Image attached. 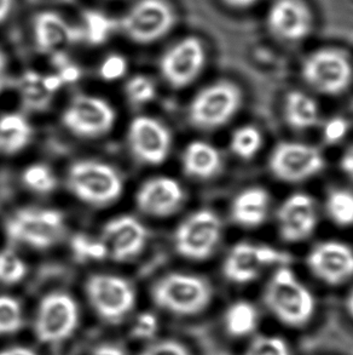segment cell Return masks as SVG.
<instances>
[{"mask_svg": "<svg viewBox=\"0 0 353 355\" xmlns=\"http://www.w3.org/2000/svg\"><path fill=\"white\" fill-rule=\"evenodd\" d=\"M264 301L272 315L287 327H304L316 312L315 296L287 266L278 267L269 280Z\"/></svg>", "mask_w": 353, "mask_h": 355, "instance_id": "1", "label": "cell"}, {"mask_svg": "<svg viewBox=\"0 0 353 355\" xmlns=\"http://www.w3.org/2000/svg\"><path fill=\"white\" fill-rule=\"evenodd\" d=\"M212 296L210 283L191 274H168L152 288V297L159 308L181 317L205 311L210 306Z\"/></svg>", "mask_w": 353, "mask_h": 355, "instance_id": "2", "label": "cell"}, {"mask_svg": "<svg viewBox=\"0 0 353 355\" xmlns=\"http://www.w3.org/2000/svg\"><path fill=\"white\" fill-rule=\"evenodd\" d=\"M67 186L74 197L93 207H107L119 199L124 182L108 164L80 160L68 170Z\"/></svg>", "mask_w": 353, "mask_h": 355, "instance_id": "3", "label": "cell"}, {"mask_svg": "<svg viewBox=\"0 0 353 355\" xmlns=\"http://www.w3.org/2000/svg\"><path fill=\"white\" fill-rule=\"evenodd\" d=\"M6 236L17 244L45 250L58 243L66 231L64 217L53 209H21L5 225Z\"/></svg>", "mask_w": 353, "mask_h": 355, "instance_id": "4", "label": "cell"}, {"mask_svg": "<svg viewBox=\"0 0 353 355\" xmlns=\"http://www.w3.org/2000/svg\"><path fill=\"white\" fill-rule=\"evenodd\" d=\"M118 24L131 42L145 45L168 35L176 24V15L166 0H137Z\"/></svg>", "mask_w": 353, "mask_h": 355, "instance_id": "5", "label": "cell"}, {"mask_svg": "<svg viewBox=\"0 0 353 355\" xmlns=\"http://www.w3.org/2000/svg\"><path fill=\"white\" fill-rule=\"evenodd\" d=\"M241 102L242 94L234 83H215L194 97L189 107V120L197 129H218L233 119Z\"/></svg>", "mask_w": 353, "mask_h": 355, "instance_id": "6", "label": "cell"}, {"mask_svg": "<svg viewBox=\"0 0 353 355\" xmlns=\"http://www.w3.org/2000/svg\"><path fill=\"white\" fill-rule=\"evenodd\" d=\"M78 324L79 308L72 296L53 293L40 301L34 320V334L42 343H60L72 336Z\"/></svg>", "mask_w": 353, "mask_h": 355, "instance_id": "7", "label": "cell"}, {"mask_svg": "<svg viewBox=\"0 0 353 355\" xmlns=\"http://www.w3.org/2000/svg\"><path fill=\"white\" fill-rule=\"evenodd\" d=\"M301 73L317 92L338 95L349 87L353 71L346 53L338 49H320L305 58Z\"/></svg>", "mask_w": 353, "mask_h": 355, "instance_id": "8", "label": "cell"}, {"mask_svg": "<svg viewBox=\"0 0 353 355\" xmlns=\"http://www.w3.org/2000/svg\"><path fill=\"white\" fill-rule=\"evenodd\" d=\"M221 238V222L207 209L191 214L176 228L174 236L178 254L185 259L202 261L215 252Z\"/></svg>", "mask_w": 353, "mask_h": 355, "instance_id": "9", "label": "cell"}, {"mask_svg": "<svg viewBox=\"0 0 353 355\" xmlns=\"http://www.w3.org/2000/svg\"><path fill=\"white\" fill-rule=\"evenodd\" d=\"M87 293L96 313L111 324H118L127 317L136 303L132 285L111 274L92 275L87 280Z\"/></svg>", "mask_w": 353, "mask_h": 355, "instance_id": "10", "label": "cell"}, {"mask_svg": "<svg viewBox=\"0 0 353 355\" xmlns=\"http://www.w3.org/2000/svg\"><path fill=\"white\" fill-rule=\"evenodd\" d=\"M289 256L267 245L239 243L230 250L223 266L225 278L235 284L254 282L264 269L287 266Z\"/></svg>", "mask_w": 353, "mask_h": 355, "instance_id": "11", "label": "cell"}, {"mask_svg": "<svg viewBox=\"0 0 353 355\" xmlns=\"http://www.w3.org/2000/svg\"><path fill=\"white\" fill-rule=\"evenodd\" d=\"M325 166L318 149L300 142L277 144L269 158V168L277 180L284 182H302L314 178Z\"/></svg>", "mask_w": 353, "mask_h": 355, "instance_id": "12", "label": "cell"}, {"mask_svg": "<svg viewBox=\"0 0 353 355\" xmlns=\"http://www.w3.org/2000/svg\"><path fill=\"white\" fill-rule=\"evenodd\" d=\"M116 114L113 107L100 97L79 95L73 98L63 113V125L80 137L96 139L109 132Z\"/></svg>", "mask_w": 353, "mask_h": 355, "instance_id": "13", "label": "cell"}, {"mask_svg": "<svg viewBox=\"0 0 353 355\" xmlns=\"http://www.w3.org/2000/svg\"><path fill=\"white\" fill-rule=\"evenodd\" d=\"M205 61V48L200 39L186 37L163 53L160 71L171 87L181 89L200 76Z\"/></svg>", "mask_w": 353, "mask_h": 355, "instance_id": "14", "label": "cell"}, {"mask_svg": "<svg viewBox=\"0 0 353 355\" xmlns=\"http://www.w3.org/2000/svg\"><path fill=\"white\" fill-rule=\"evenodd\" d=\"M129 149L141 163L160 165L168 159L172 136L159 120L150 116H137L129 124Z\"/></svg>", "mask_w": 353, "mask_h": 355, "instance_id": "15", "label": "cell"}, {"mask_svg": "<svg viewBox=\"0 0 353 355\" xmlns=\"http://www.w3.org/2000/svg\"><path fill=\"white\" fill-rule=\"evenodd\" d=\"M307 266L323 283L340 285L353 277V250L340 241H322L309 252Z\"/></svg>", "mask_w": 353, "mask_h": 355, "instance_id": "16", "label": "cell"}, {"mask_svg": "<svg viewBox=\"0 0 353 355\" xmlns=\"http://www.w3.org/2000/svg\"><path fill=\"white\" fill-rule=\"evenodd\" d=\"M277 222L282 239L289 243L307 239L318 222L314 199L304 193L287 198L277 211Z\"/></svg>", "mask_w": 353, "mask_h": 355, "instance_id": "17", "label": "cell"}, {"mask_svg": "<svg viewBox=\"0 0 353 355\" xmlns=\"http://www.w3.org/2000/svg\"><path fill=\"white\" fill-rule=\"evenodd\" d=\"M148 232L132 216H120L103 227L102 243L116 261H129L144 249Z\"/></svg>", "mask_w": 353, "mask_h": 355, "instance_id": "18", "label": "cell"}, {"mask_svg": "<svg viewBox=\"0 0 353 355\" xmlns=\"http://www.w3.org/2000/svg\"><path fill=\"white\" fill-rule=\"evenodd\" d=\"M267 27L277 38L299 42L312 28L311 11L301 0H276L267 12Z\"/></svg>", "mask_w": 353, "mask_h": 355, "instance_id": "19", "label": "cell"}, {"mask_svg": "<svg viewBox=\"0 0 353 355\" xmlns=\"http://www.w3.org/2000/svg\"><path fill=\"white\" fill-rule=\"evenodd\" d=\"M34 42L42 53L60 50L84 42L80 26H75L55 11H42L33 21Z\"/></svg>", "mask_w": 353, "mask_h": 355, "instance_id": "20", "label": "cell"}, {"mask_svg": "<svg viewBox=\"0 0 353 355\" xmlns=\"http://www.w3.org/2000/svg\"><path fill=\"white\" fill-rule=\"evenodd\" d=\"M184 192L176 180L155 178L139 188L136 202L139 211L152 217H168L181 207Z\"/></svg>", "mask_w": 353, "mask_h": 355, "instance_id": "21", "label": "cell"}, {"mask_svg": "<svg viewBox=\"0 0 353 355\" xmlns=\"http://www.w3.org/2000/svg\"><path fill=\"white\" fill-rule=\"evenodd\" d=\"M269 207L270 197L265 189L247 188L235 198L231 205V217L239 226L254 228L265 221Z\"/></svg>", "mask_w": 353, "mask_h": 355, "instance_id": "22", "label": "cell"}, {"mask_svg": "<svg viewBox=\"0 0 353 355\" xmlns=\"http://www.w3.org/2000/svg\"><path fill=\"white\" fill-rule=\"evenodd\" d=\"M183 168L189 178H213L221 168V155L213 144L203 141L191 142L183 154Z\"/></svg>", "mask_w": 353, "mask_h": 355, "instance_id": "23", "label": "cell"}, {"mask_svg": "<svg viewBox=\"0 0 353 355\" xmlns=\"http://www.w3.org/2000/svg\"><path fill=\"white\" fill-rule=\"evenodd\" d=\"M32 134V126L19 113H8L0 116V153L6 155L19 153L28 146Z\"/></svg>", "mask_w": 353, "mask_h": 355, "instance_id": "24", "label": "cell"}, {"mask_svg": "<svg viewBox=\"0 0 353 355\" xmlns=\"http://www.w3.org/2000/svg\"><path fill=\"white\" fill-rule=\"evenodd\" d=\"M224 327L231 336H251L259 327L258 309L253 303L244 300L231 303L225 311Z\"/></svg>", "mask_w": 353, "mask_h": 355, "instance_id": "25", "label": "cell"}, {"mask_svg": "<svg viewBox=\"0 0 353 355\" xmlns=\"http://www.w3.org/2000/svg\"><path fill=\"white\" fill-rule=\"evenodd\" d=\"M286 119L293 129H310L318 123L317 102L304 92H293L286 98Z\"/></svg>", "mask_w": 353, "mask_h": 355, "instance_id": "26", "label": "cell"}, {"mask_svg": "<svg viewBox=\"0 0 353 355\" xmlns=\"http://www.w3.org/2000/svg\"><path fill=\"white\" fill-rule=\"evenodd\" d=\"M82 32L84 42L91 45H102L109 40L119 24L109 15L100 10H87L82 14V24H79Z\"/></svg>", "mask_w": 353, "mask_h": 355, "instance_id": "27", "label": "cell"}, {"mask_svg": "<svg viewBox=\"0 0 353 355\" xmlns=\"http://www.w3.org/2000/svg\"><path fill=\"white\" fill-rule=\"evenodd\" d=\"M19 92L24 106L32 111L45 110L53 97V94L44 84V77L33 71L24 73V77L21 78Z\"/></svg>", "mask_w": 353, "mask_h": 355, "instance_id": "28", "label": "cell"}, {"mask_svg": "<svg viewBox=\"0 0 353 355\" xmlns=\"http://www.w3.org/2000/svg\"><path fill=\"white\" fill-rule=\"evenodd\" d=\"M325 210L338 226H351L353 225V192L346 189L332 191L325 200Z\"/></svg>", "mask_w": 353, "mask_h": 355, "instance_id": "29", "label": "cell"}, {"mask_svg": "<svg viewBox=\"0 0 353 355\" xmlns=\"http://www.w3.org/2000/svg\"><path fill=\"white\" fill-rule=\"evenodd\" d=\"M263 144V136L255 126L246 125L241 126L231 136V150L239 158H253L258 153Z\"/></svg>", "mask_w": 353, "mask_h": 355, "instance_id": "30", "label": "cell"}, {"mask_svg": "<svg viewBox=\"0 0 353 355\" xmlns=\"http://www.w3.org/2000/svg\"><path fill=\"white\" fill-rule=\"evenodd\" d=\"M24 325V312L17 300L0 296V336L12 335Z\"/></svg>", "mask_w": 353, "mask_h": 355, "instance_id": "31", "label": "cell"}, {"mask_svg": "<svg viewBox=\"0 0 353 355\" xmlns=\"http://www.w3.org/2000/svg\"><path fill=\"white\" fill-rule=\"evenodd\" d=\"M24 184L34 192L48 194L57 187V178L46 165L35 164L24 170L22 175Z\"/></svg>", "mask_w": 353, "mask_h": 355, "instance_id": "32", "label": "cell"}, {"mask_svg": "<svg viewBox=\"0 0 353 355\" xmlns=\"http://www.w3.org/2000/svg\"><path fill=\"white\" fill-rule=\"evenodd\" d=\"M27 275V266L24 259L11 250L0 251V283L15 285Z\"/></svg>", "mask_w": 353, "mask_h": 355, "instance_id": "33", "label": "cell"}, {"mask_svg": "<svg viewBox=\"0 0 353 355\" xmlns=\"http://www.w3.org/2000/svg\"><path fill=\"white\" fill-rule=\"evenodd\" d=\"M126 96L129 102L136 106L145 105L148 102L153 101L156 95L155 84L150 78L145 76H136L126 83Z\"/></svg>", "mask_w": 353, "mask_h": 355, "instance_id": "34", "label": "cell"}, {"mask_svg": "<svg viewBox=\"0 0 353 355\" xmlns=\"http://www.w3.org/2000/svg\"><path fill=\"white\" fill-rule=\"evenodd\" d=\"M244 355H291V352L281 337L262 335L249 343Z\"/></svg>", "mask_w": 353, "mask_h": 355, "instance_id": "35", "label": "cell"}, {"mask_svg": "<svg viewBox=\"0 0 353 355\" xmlns=\"http://www.w3.org/2000/svg\"><path fill=\"white\" fill-rule=\"evenodd\" d=\"M72 246L78 257L82 259H100L108 254L102 241L95 243L82 236H75L73 240Z\"/></svg>", "mask_w": 353, "mask_h": 355, "instance_id": "36", "label": "cell"}, {"mask_svg": "<svg viewBox=\"0 0 353 355\" xmlns=\"http://www.w3.org/2000/svg\"><path fill=\"white\" fill-rule=\"evenodd\" d=\"M127 69V62L126 58L113 53L108 58H105L100 68V77L107 82H114L121 77H124L125 73Z\"/></svg>", "mask_w": 353, "mask_h": 355, "instance_id": "37", "label": "cell"}, {"mask_svg": "<svg viewBox=\"0 0 353 355\" xmlns=\"http://www.w3.org/2000/svg\"><path fill=\"white\" fill-rule=\"evenodd\" d=\"M159 330V319L150 312L142 313L134 322L132 335L138 340H150Z\"/></svg>", "mask_w": 353, "mask_h": 355, "instance_id": "38", "label": "cell"}, {"mask_svg": "<svg viewBox=\"0 0 353 355\" xmlns=\"http://www.w3.org/2000/svg\"><path fill=\"white\" fill-rule=\"evenodd\" d=\"M139 355H191L184 345L174 340H163L149 345Z\"/></svg>", "mask_w": 353, "mask_h": 355, "instance_id": "39", "label": "cell"}, {"mask_svg": "<svg viewBox=\"0 0 353 355\" xmlns=\"http://www.w3.org/2000/svg\"><path fill=\"white\" fill-rule=\"evenodd\" d=\"M349 131V124L344 118L335 116L323 128V136L328 144H338L341 139H344Z\"/></svg>", "mask_w": 353, "mask_h": 355, "instance_id": "40", "label": "cell"}, {"mask_svg": "<svg viewBox=\"0 0 353 355\" xmlns=\"http://www.w3.org/2000/svg\"><path fill=\"white\" fill-rule=\"evenodd\" d=\"M340 166L343 168V171L351 180H353V146L345 152L343 158H341V162H340Z\"/></svg>", "mask_w": 353, "mask_h": 355, "instance_id": "41", "label": "cell"}, {"mask_svg": "<svg viewBox=\"0 0 353 355\" xmlns=\"http://www.w3.org/2000/svg\"><path fill=\"white\" fill-rule=\"evenodd\" d=\"M93 355H126L124 349L114 345H102L96 348Z\"/></svg>", "mask_w": 353, "mask_h": 355, "instance_id": "42", "label": "cell"}, {"mask_svg": "<svg viewBox=\"0 0 353 355\" xmlns=\"http://www.w3.org/2000/svg\"><path fill=\"white\" fill-rule=\"evenodd\" d=\"M14 0H0V24L9 19L14 9Z\"/></svg>", "mask_w": 353, "mask_h": 355, "instance_id": "43", "label": "cell"}, {"mask_svg": "<svg viewBox=\"0 0 353 355\" xmlns=\"http://www.w3.org/2000/svg\"><path fill=\"white\" fill-rule=\"evenodd\" d=\"M0 355H38L33 349L27 348V347H10L0 351Z\"/></svg>", "mask_w": 353, "mask_h": 355, "instance_id": "44", "label": "cell"}, {"mask_svg": "<svg viewBox=\"0 0 353 355\" xmlns=\"http://www.w3.org/2000/svg\"><path fill=\"white\" fill-rule=\"evenodd\" d=\"M6 71H8V58L4 51L0 49V94L3 92L6 82Z\"/></svg>", "mask_w": 353, "mask_h": 355, "instance_id": "45", "label": "cell"}, {"mask_svg": "<svg viewBox=\"0 0 353 355\" xmlns=\"http://www.w3.org/2000/svg\"><path fill=\"white\" fill-rule=\"evenodd\" d=\"M225 4L229 5L231 8H248L251 5L255 4L258 0H223Z\"/></svg>", "mask_w": 353, "mask_h": 355, "instance_id": "46", "label": "cell"}, {"mask_svg": "<svg viewBox=\"0 0 353 355\" xmlns=\"http://www.w3.org/2000/svg\"><path fill=\"white\" fill-rule=\"evenodd\" d=\"M346 308L350 315L353 318V290L350 293L349 297L346 300Z\"/></svg>", "mask_w": 353, "mask_h": 355, "instance_id": "47", "label": "cell"}]
</instances>
